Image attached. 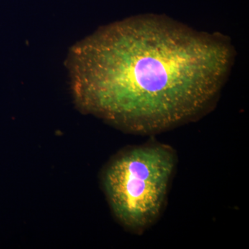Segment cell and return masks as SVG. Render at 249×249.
<instances>
[{
	"instance_id": "2",
	"label": "cell",
	"mask_w": 249,
	"mask_h": 249,
	"mask_svg": "<svg viewBox=\"0 0 249 249\" xmlns=\"http://www.w3.org/2000/svg\"><path fill=\"white\" fill-rule=\"evenodd\" d=\"M177 164L173 147L157 142L125 147L111 158L103 168L101 182L121 225L142 234L157 222L164 209Z\"/></svg>"
},
{
	"instance_id": "1",
	"label": "cell",
	"mask_w": 249,
	"mask_h": 249,
	"mask_svg": "<svg viewBox=\"0 0 249 249\" xmlns=\"http://www.w3.org/2000/svg\"><path fill=\"white\" fill-rule=\"evenodd\" d=\"M233 50L224 36L168 18L114 23L73 46L67 58L80 110L129 133H160L213 107Z\"/></svg>"
}]
</instances>
